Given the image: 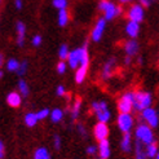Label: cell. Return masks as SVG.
I'll use <instances>...</instances> for the list:
<instances>
[{"mask_svg":"<svg viewBox=\"0 0 159 159\" xmlns=\"http://www.w3.org/2000/svg\"><path fill=\"white\" fill-rule=\"evenodd\" d=\"M105 27H106V21L105 18H98V21L96 22L93 30H92V40L93 42H100L101 38H102V34L105 31Z\"/></svg>","mask_w":159,"mask_h":159,"instance_id":"10","label":"cell"},{"mask_svg":"<svg viewBox=\"0 0 159 159\" xmlns=\"http://www.w3.org/2000/svg\"><path fill=\"white\" fill-rule=\"evenodd\" d=\"M124 51L127 53V56H129V57H133V56H136L139 53V43L136 40H129L127 42L125 45H124Z\"/></svg>","mask_w":159,"mask_h":159,"instance_id":"14","label":"cell"},{"mask_svg":"<svg viewBox=\"0 0 159 159\" xmlns=\"http://www.w3.org/2000/svg\"><path fill=\"white\" fill-rule=\"evenodd\" d=\"M133 101H134V92H127L118 101V109L120 113H131L133 110Z\"/></svg>","mask_w":159,"mask_h":159,"instance_id":"5","label":"cell"},{"mask_svg":"<svg viewBox=\"0 0 159 159\" xmlns=\"http://www.w3.org/2000/svg\"><path fill=\"white\" fill-rule=\"evenodd\" d=\"M98 159H104V158H98Z\"/></svg>","mask_w":159,"mask_h":159,"instance_id":"46","label":"cell"},{"mask_svg":"<svg viewBox=\"0 0 159 159\" xmlns=\"http://www.w3.org/2000/svg\"><path fill=\"white\" fill-rule=\"evenodd\" d=\"M131 62H132V57L127 56V57L124 58V63H125V65H131Z\"/></svg>","mask_w":159,"mask_h":159,"instance_id":"42","label":"cell"},{"mask_svg":"<svg viewBox=\"0 0 159 159\" xmlns=\"http://www.w3.org/2000/svg\"><path fill=\"white\" fill-rule=\"evenodd\" d=\"M120 148L124 153H129L131 149H132V137H131V133L129 132H125L124 136L122 139V142H120Z\"/></svg>","mask_w":159,"mask_h":159,"instance_id":"17","label":"cell"},{"mask_svg":"<svg viewBox=\"0 0 159 159\" xmlns=\"http://www.w3.org/2000/svg\"><path fill=\"white\" fill-rule=\"evenodd\" d=\"M34 159H51V154L47 148H39L34 153Z\"/></svg>","mask_w":159,"mask_h":159,"instance_id":"21","label":"cell"},{"mask_svg":"<svg viewBox=\"0 0 159 159\" xmlns=\"http://www.w3.org/2000/svg\"><path fill=\"white\" fill-rule=\"evenodd\" d=\"M18 89H20V93L22 94L23 97L29 96L30 89H29V85H27V83H26L25 80H20V83H18Z\"/></svg>","mask_w":159,"mask_h":159,"instance_id":"27","label":"cell"},{"mask_svg":"<svg viewBox=\"0 0 159 159\" xmlns=\"http://www.w3.org/2000/svg\"><path fill=\"white\" fill-rule=\"evenodd\" d=\"M139 2L141 3L140 5H142V7H150V5H152L154 2H155V0H139Z\"/></svg>","mask_w":159,"mask_h":159,"instance_id":"37","label":"cell"},{"mask_svg":"<svg viewBox=\"0 0 159 159\" xmlns=\"http://www.w3.org/2000/svg\"><path fill=\"white\" fill-rule=\"evenodd\" d=\"M7 102H8V105L12 106V107H18L22 102V97L17 92H11L7 97Z\"/></svg>","mask_w":159,"mask_h":159,"instance_id":"15","label":"cell"},{"mask_svg":"<svg viewBox=\"0 0 159 159\" xmlns=\"http://www.w3.org/2000/svg\"><path fill=\"white\" fill-rule=\"evenodd\" d=\"M146 149H145V154L148 158H155L157 154H158V146H157V142H152L149 145H145Z\"/></svg>","mask_w":159,"mask_h":159,"instance_id":"22","label":"cell"},{"mask_svg":"<svg viewBox=\"0 0 159 159\" xmlns=\"http://www.w3.org/2000/svg\"><path fill=\"white\" fill-rule=\"evenodd\" d=\"M53 7L54 8H57V9H66V7H67V0H53L52 2Z\"/></svg>","mask_w":159,"mask_h":159,"instance_id":"30","label":"cell"},{"mask_svg":"<svg viewBox=\"0 0 159 159\" xmlns=\"http://www.w3.org/2000/svg\"><path fill=\"white\" fill-rule=\"evenodd\" d=\"M97 152L100 153V158L107 159L110 157V142L107 141V139L100 141V145L97 148Z\"/></svg>","mask_w":159,"mask_h":159,"instance_id":"12","label":"cell"},{"mask_svg":"<svg viewBox=\"0 0 159 159\" xmlns=\"http://www.w3.org/2000/svg\"><path fill=\"white\" fill-rule=\"evenodd\" d=\"M18 66H20V62L16 60V58H11L9 61L7 62V69L9 70V71H16L18 69Z\"/></svg>","mask_w":159,"mask_h":159,"instance_id":"28","label":"cell"},{"mask_svg":"<svg viewBox=\"0 0 159 159\" xmlns=\"http://www.w3.org/2000/svg\"><path fill=\"white\" fill-rule=\"evenodd\" d=\"M3 75H4V74H3V71H0V78H3Z\"/></svg>","mask_w":159,"mask_h":159,"instance_id":"45","label":"cell"},{"mask_svg":"<svg viewBox=\"0 0 159 159\" xmlns=\"http://www.w3.org/2000/svg\"><path fill=\"white\" fill-rule=\"evenodd\" d=\"M125 33L128 34L131 38H136L140 33V25L137 22H133V21H129L127 23L125 26Z\"/></svg>","mask_w":159,"mask_h":159,"instance_id":"16","label":"cell"},{"mask_svg":"<svg viewBox=\"0 0 159 159\" xmlns=\"http://www.w3.org/2000/svg\"><path fill=\"white\" fill-rule=\"evenodd\" d=\"M92 110L96 113V116H97V120L101 122V123H107L110 120V116H111V113L107 109V104L105 101H101V102H97L94 101L92 102Z\"/></svg>","mask_w":159,"mask_h":159,"instance_id":"4","label":"cell"},{"mask_svg":"<svg viewBox=\"0 0 159 159\" xmlns=\"http://www.w3.org/2000/svg\"><path fill=\"white\" fill-rule=\"evenodd\" d=\"M56 93H57V96H65V93H66L65 87H63V85H58L57 89H56Z\"/></svg>","mask_w":159,"mask_h":159,"instance_id":"36","label":"cell"},{"mask_svg":"<svg viewBox=\"0 0 159 159\" xmlns=\"http://www.w3.org/2000/svg\"><path fill=\"white\" fill-rule=\"evenodd\" d=\"M134 136H136V140L141 142L142 145H149L155 141L153 128H150L146 124H140L134 131Z\"/></svg>","mask_w":159,"mask_h":159,"instance_id":"1","label":"cell"},{"mask_svg":"<svg viewBox=\"0 0 159 159\" xmlns=\"http://www.w3.org/2000/svg\"><path fill=\"white\" fill-rule=\"evenodd\" d=\"M118 127L123 133L131 132L133 128V118L131 113H120V115L118 116Z\"/></svg>","mask_w":159,"mask_h":159,"instance_id":"7","label":"cell"},{"mask_svg":"<svg viewBox=\"0 0 159 159\" xmlns=\"http://www.w3.org/2000/svg\"><path fill=\"white\" fill-rule=\"evenodd\" d=\"M142 146L144 145L136 140V159H146L148 158L146 154H145V149Z\"/></svg>","mask_w":159,"mask_h":159,"instance_id":"26","label":"cell"},{"mask_svg":"<svg viewBox=\"0 0 159 159\" xmlns=\"http://www.w3.org/2000/svg\"><path fill=\"white\" fill-rule=\"evenodd\" d=\"M78 131H79V133H80L83 137H84L85 134H87V132H85V128H84V127H83L82 124H78Z\"/></svg>","mask_w":159,"mask_h":159,"instance_id":"39","label":"cell"},{"mask_svg":"<svg viewBox=\"0 0 159 159\" xmlns=\"http://www.w3.org/2000/svg\"><path fill=\"white\" fill-rule=\"evenodd\" d=\"M42 36L40 35H35V36H33V39H31V43H33V45L34 47H39L42 44Z\"/></svg>","mask_w":159,"mask_h":159,"instance_id":"33","label":"cell"},{"mask_svg":"<svg viewBox=\"0 0 159 159\" xmlns=\"http://www.w3.org/2000/svg\"><path fill=\"white\" fill-rule=\"evenodd\" d=\"M153 104V96L149 92H136L134 93V101H133V109L141 111L146 107H150Z\"/></svg>","mask_w":159,"mask_h":159,"instance_id":"3","label":"cell"},{"mask_svg":"<svg viewBox=\"0 0 159 159\" xmlns=\"http://www.w3.org/2000/svg\"><path fill=\"white\" fill-rule=\"evenodd\" d=\"M114 65H115V60L114 58H110L104 66V70H102V78L107 79L113 75V71H114Z\"/></svg>","mask_w":159,"mask_h":159,"instance_id":"18","label":"cell"},{"mask_svg":"<svg viewBox=\"0 0 159 159\" xmlns=\"http://www.w3.org/2000/svg\"><path fill=\"white\" fill-rule=\"evenodd\" d=\"M87 70L88 67H83V66H78L76 67V71H75V82L78 84H80L84 82V79L87 76Z\"/></svg>","mask_w":159,"mask_h":159,"instance_id":"19","label":"cell"},{"mask_svg":"<svg viewBox=\"0 0 159 159\" xmlns=\"http://www.w3.org/2000/svg\"><path fill=\"white\" fill-rule=\"evenodd\" d=\"M27 71V61H23L22 63H20V66H18V69L16 70V73H17L18 75H25V73Z\"/></svg>","mask_w":159,"mask_h":159,"instance_id":"32","label":"cell"},{"mask_svg":"<svg viewBox=\"0 0 159 159\" xmlns=\"http://www.w3.org/2000/svg\"><path fill=\"white\" fill-rule=\"evenodd\" d=\"M2 63H3V54H0V66H2Z\"/></svg>","mask_w":159,"mask_h":159,"instance_id":"44","label":"cell"},{"mask_svg":"<svg viewBox=\"0 0 159 159\" xmlns=\"http://www.w3.org/2000/svg\"><path fill=\"white\" fill-rule=\"evenodd\" d=\"M141 116L148 122V125L150 128H157L159 119H158V111L153 107H146L144 110H141Z\"/></svg>","mask_w":159,"mask_h":159,"instance_id":"6","label":"cell"},{"mask_svg":"<svg viewBox=\"0 0 159 159\" xmlns=\"http://www.w3.org/2000/svg\"><path fill=\"white\" fill-rule=\"evenodd\" d=\"M38 123V119H36V115L35 113H27L25 115V124L27 127H30V128H33V127H35Z\"/></svg>","mask_w":159,"mask_h":159,"instance_id":"24","label":"cell"},{"mask_svg":"<svg viewBox=\"0 0 159 159\" xmlns=\"http://www.w3.org/2000/svg\"><path fill=\"white\" fill-rule=\"evenodd\" d=\"M69 48H67V45L66 44H62L61 47H60V51H58V56H60V58H61V61H63V60H66L67 58V54H69Z\"/></svg>","mask_w":159,"mask_h":159,"instance_id":"29","label":"cell"},{"mask_svg":"<svg viewBox=\"0 0 159 159\" xmlns=\"http://www.w3.org/2000/svg\"><path fill=\"white\" fill-rule=\"evenodd\" d=\"M57 71L60 74H63L66 71V63H65V61H61V62H58V65H57Z\"/></svg>","mask_w":159,"mask_h":159,"instance_id":"34","label":"cell"},{"mask_svg":"<svg viewBox=\"0 0 159 159\" xmlns=\"http://www.w3.org/2000/svg\"><path fill=\"white\" fill-rule=\"evenodd\" d=\"M127 16H128L129 21H133V22H142V20H144V16H145V11H144V7L140 5V4H133L131 5V8L128 9V13H127Z\"/></svg>","mask_w":159,"mask_h":159,"instance_id":"8","label":"cell"},{"mask_svg":"<svg viewBox=\"0 0 159 159\" xmlns=\"http://www.w3.org/2000/svg\"><path fill=\"white\" fill-rule=\"evenodd\" d=\"M100 11L104 12V18L105 21H110L115 18L116 16H119L122 13V8L120 7H116L114 3H111L110 0H101L100 2Z\"/></svg>","mask_w":159,"mask_h":159,"instance_id":"2","label":"cell"},{"mask_svg":"<svg viewBox=\"0 0 159 159\" xmlns=\"http://www.w3.org/2000/svg\"><path fill=\"white\" fill-rule=\"evenodd\" d=\"M80 106H82V100L76 98L75 102H74L73 110H71V118H73V119H76L79 116V113H80Z\"/></svg>","mask_w":159,"mask_h":159,"instance_id":"25","label":"cell"},{"mask_svg":"<svg viewBox=\"0 0 159 159\" xmlns=\"http://www.w3.org/2000/svg\"><path fill=\"white\" fill-rule=\"evenodd\" d=\"M14 5H16V8H17V9H21V8H22V0H16Z\"/></svg>","mask_w":159,"mask_h":159,"instance_id":"41","label":"cell"},{"mask_svg":"<svg viewBox=\"0 0 159 159\" xmlns=\"http://www.w3.org/2000/svg\"><path fill=\"white\" fill-rule=\"evenodd\" d=\"M53 145H54V148L57 150L61 148V139H60L58 134H56V136L53 137Z\"/></svg>","mask_w":159,"mask_h":159,"instance_id":"35","label":"cell"},{"mask_svg":"<svg viewBox=\"0 0 159 159\" xmlns=\"http://www.w3.org/2000/svg\"><path fill=\"white\" fill-rule=\"evenodd\" d=\"M3 158H4V144L0 140V159H3Z\"/></svg>","mask_w":159,"mask_h":159,"instance_id":"40","label":"cell"},{"mask_svg":"<svg viewBox=\"0 0 159 159\" xmlns=\"http://www.w3.org/2000/svg\"><path fill=\"white\" fill-rule=\"evenodd\" d=\"M93 134H94V137H96L98 141L107 139V136H109V128H107L106 123L98 122L96 125H94V128H93Z\"/></svg>","mask_w":159,"mask_h":159,"instance_id":"11","label":"cell"},{"mask_svg":"<svg viewBox=\"0 0 159 159\" xmlns=\"http://www.w3.org/2000/svg\"><path fill=\"white\" fill-rule=\"evenodd\" d=\"M49 116H51V120L53 123H58L63 119V111L58 107H56L52 111H49Z\"/></svg>","mask_w":159,"mask_h":159,"instance_id":"20","label":"cell"},{"mask_svg":"<svg viewBox=\"0 0 159 159\" xmlns=\"http://www.w3.org/2000/svg\"><path fill=\"white\" fill-rule=\"evenodd\" d=\"M69 22V13L66 9H60L58 11V25L60 26H66Z\"/></svg>","mask_w":159,"mask_h":159,"instance_id":"23","label":"cell"},{"mask_svg":"<svg viewBox=\"0 0 159 159\" xmlns=\"http://www.w3.org/2000/svg\"><path fill=\"white\" fill-rule=\"evenodd\" d=\"M0 2H2V0H0Z\"/></svg>","mask_w":159,"mask_h":159,"instance_id":"47","label":"cell"},{"mask_svg":"<svg viewBox=\"0 0 159 159\" xmlns=\"http://www.w3.org/2000/svg\"><path fill=\"white\" fill-rule=\"evenodd\" d=\"M96 153H97V148L96 146H88V148H87V154L94 155Z\"/></svg>","mask_w":159,"mask_h":159,"instance_id":"38","label":"cell"},{"mask_svg":"<svg viewBox=\"0 0 159 159\" xmlns=\"http://www.w3.org/2000/svg\"><path fill=\"white\" fill-rule=\"evenodd\" d=\"M17 44L20 47H22L23 44H25V36H26V26L25 23L18 21L17 22Z\"/></svg>","mask_w":159,"mask_h":159,"instance_id":"13","label":"cell"},{"mask_svg":"<svg viewBox=\"0 0 159 159\" xmlns=\"http://www.w3.org/2000/svg\"><path fill=\"white\" fill-rule=\"evenodd\" d=\"M119 2H120V3H129V2H132V0H119Z\"/></svg>","mask_w":159,"mask_h":159,"instance_id":"43","label":"cell"},{"mask_svg":"<svg viewBox=\"0 0 159 159\" xmlns=\"http://www.w3.org/2000/svg\"><path fill=\"white\" fill-rule=\"evenodd\" d=\"M35 115H36L38 120H43V119H45L47 116H49V109H42V110H39L38 113H35Z\"/></svg>","mask_w":159,"mask_h":159,"instance_id":"31","label":"cell"},{"mask_svg":"<svg viewBox=\"0 0 159 159\" xmlns=\"http://www.w3.org/2000/svg\"><path fill=\"white\" fill-rule=\"evenodd\" d=\"M83 48H76L74 51L69 52L67 54V62H69V66L71 69H76L79 66V63H80V58H82V54H83Z\"/></svg>","mask_w":159,"mask_h":159,"instance_id":"9","label":"cell"}]
</instances>
